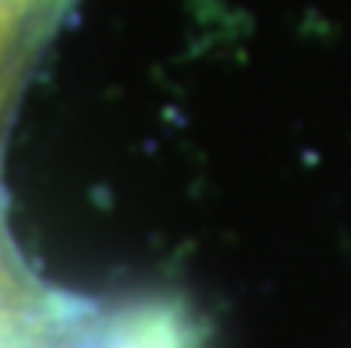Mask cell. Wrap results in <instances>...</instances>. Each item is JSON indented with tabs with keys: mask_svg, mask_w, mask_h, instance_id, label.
<instances>
[{
	"mask_svg": "<svg viewBox=\"0 0 351 348\" xmlns=\"http://www.w3.org/2000/svg\"><path fill=\"white\" fill-rule=\"evenodd\" d=\"M60 0H0V121L11 107L18 75L25 71V60L39 43V32L50 22ZM0 245L8 238L0 235Z\"/></svg>",
	"mask_w": 351,
	"mask_h": 348,
	"instance_id": "obj_1",
	"label": "cell"
}]
</instances>
